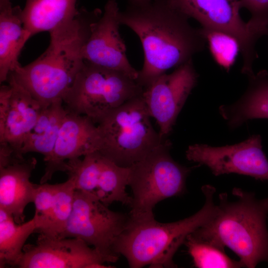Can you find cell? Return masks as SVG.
<instances>
[{
  "instance_id": "f1b7e54d",
  "label": "cell",
  "mask_w": 268,
  "mask_h": 268,
  "mask_svg": "<svg viewBox=\"0 0 268 268\" xmlns=\"http://www.w3.org/2000/svg\"><path fill=\"white\" fill-rule=\"evenodd\" d=\"M0 1H10V0H0Z\"/></svg>"
},
{
  "instance_id": "6da1fadb",
  "label": "cell",
  "mask_w": 268,
  "mask_h": 268,
  "mask_svg": "<svg viewBox=\"0 0 268 268\" xmlns=\"http://www.w3.org/2000/svg\"><path fill=\"white\" fill-rule=\"evenodd\" d=\"M189 18L167 0L130 3L120 12L121 25L134 32L142 44L144 63L136 81L143 88L204 49L206 41L201 28L193 27Z\"/></svg>"
},
{
  "instance_id": "52a82bcc",
  "label": "cell",
  "mask_w": 268,
  "mask_h": 268,
  "mask_svg": "<svg viewBox=\"0 0 268 268\" xmlns=\"http://www.w3.org/2000/svg\"><path fill=\"white\" fill-rule=\"evenodd\" d=\"M171 146V142L166 139L145 157L130 167L131 218L154 217L153 210L157 203L185 191L191 169L174 161L169 153Z\"/></svg>"
},
{
  "instance_id": "7402d4cb",
  "label": "cell",
  "mask_w": 268,
  "mask_h": 268,
  "mask_svg": "<svg viewBox=\"0 0 268 268\" xmlns=\"http://www.w3.org/2000/svg\"><path fill=\"white\" fill-rule=\"evenodd\" d=\"M41 227L39 218L34 215L25 223L17 224L12 216L0 209V268L15 267L22 255L29 236Z\"/></svg>"
},
{
  "instance_id": "30bf717a",
  "label": "cell",
  "mask_w": 268,
  "mask_h": 268,
  "mask_svg": "<svg viewBox=\"0 0 268 268\" xmlns=\"http://www.w3.org/2000/svg\"><path fill=\"white\" fill-rule=\"evenodd\" d=\"M175 8L197 20L205 29L228 33L237 39L243 60L242 70L253 69L257 40L240 14L239 0H167Z\"/></svg>"
},
{
  "instance_id": "5bb4252c",
  "label": "cell",
  "mask_w": 268,
  "mask_h": 268,
  "mask_svg": "<svg viewBox=\"0 0 268 268\" xmlns=\"http://www.w3.org/2000/svg\"><path fill=\"white\" fill-rule=\"evenodd\" d=\"M120 9L116 0H108L101 16L91 25L83 48L84 60L121 71L136 80L138 71L130 63L126 47L119 32Z\"/></svg>"
},
{
  "instance_id": "603a6c76",
  "label": "cell",
  "mask_w": 268,
  "mask_h": 268,
  "mask_svg": "<svg viewBox=\"0 0 268 268\" xmlns=\"http://www.w3.org/2000/svg\"><path fill=\"white\" fill-rule=\"evenodd\" d=\"M192 258L194 265L198 268H239L244 267L240 261L229 258L222 248L211 242L200 239L192 233L184 242Z\"/></svg>"
},
{
  "instance_id": "d4e9b609",
  "label": "cell",
  "mask_w": 268,
  "mask_h": 268,
  "mask_svg": "<svg viewBox=\"0 0 268 268\" xmlns=\"http://www.w3.org/2000/svg\"><path fill=\"white\" fill-rule=\"evenodd\" d=\"M216 63L228 72L236 62L240 47L236 38L224 32L201 28Z\"/></svg>"
},
{
  "instance_id": "d6986e66",
  "label": "cell",
  "mask_w": 268,
  "mask_h": 268,
  "mask_svg": "<svg viewBox=\"0 0 268 268\" xmlns=\"http://www.w3.org/2000/svg\"><path fill=\"white\" fill-rule=\"evenodd\" d=\"M249 85L237 102L219 107V113L231 129L253 119H268V73L266 70L248 76Z\"/></svg>"
},
{
  "instance_id": "9c48e42d",
  "label": "cell",
  "mask_w": 268,
  "mask_h": 268,
  "mask_svg": "<svg viewBox=\"0 0 268 268\" xmlns=\"http://www.w3.org/2000/svg\"><path fill=\"white\" fill-rule=\"evenodd\" d=\"M67 161L64 171L74 181L75 189L90 195L106 206L118 201L131 205L126 192L131 167L118 165L98 151Z\"/></svg>"
},
{
  "instance_id": "e0dca14e",
  "label": "cell",
  "mask_w": 268,
  "mask_h": 268,
  "mask_svg": "<svg viewBox=\"0 0 268 268\" xmlns=\"http://www.w3.org/2000/svg\"><path fill=\"white\" fill-rule=\"evenodd\" d=\"M37 163L35 157L23 156L0 167V209L11 214L17 224L24 222L25 208L33 202L37 184L30 178Z\"/></svg>"
},
{
  "instance_id": "5b68a950",
  "label": "cell",
  "mask_w": 268,
  "mask_h": 268,
  "mask_svg": "<svg viewBox=\"0 0 268 268\" xmlns=\"http://www.w3.org/2000/svg\"><path fill=\"white\" fill-rule=\"evenodd\" d=\"M151 118L142 94L111 111L97 123L98 151L119 166L131 167L166 139Z\"/></svg>"
},
{
  "instance_id": "3957f363",
  "label": "cell",
  "mask_w": 268,
  "mask_h": 268,
  "mask_svg": "<svg viewBox=\"0 0 268 268\" xmlns=\"http://www.w3.org/2000/svg\"><path fill=\"white\" fill-rule=\"evenodd\" d=\"M234 201L227 193L219 195L215 215L192 233L222 248L227 247L239 258L244 267L268 263V197L258 199L253 193L234 188Z\"/></svg>"
},
{
  "instance_id": "7a4b0ae2",
  "label": "cell",
  "mask_w": 268,
  "mask_h": 268,
  "mask_svg": "<svg viewBox=\"0 0 268 268\" xmlns=\"http://www.w3.org/2000/svg\"><path fill=\"white\" fill-rule=\"evenodd\" d=\"M102 14L99 8L79 9L72 20L50 32L49 46L40 57L10 73L43 107L63 100L72 85L84 62L91 25Z\"/></svg>"
},
{
  "instance_id": "484cf974",
  "label": "cell",
  "mask_w": 268,
  "mask_h": 268,
  "mask_svg": "<svg viewBox=\"0 0 268 268\" xmlns=\"http://www.w3.org/2000/svg\"><path fill=\"white\" fill-rule=\"evenodd\" d=\"M56 189V184H37L33 203L35 206L34 215L41 222V227L37 231L39 234L44 233L49 226Z\"/></svg>"
},
{
  "instance_id": "2e32d148",
  "label": "cell",
  "mask_w": 268,
  "mask_h": 268,
  "mask_svg": "<svg viewBox=\"0 0 268 268\" xmlns=\"http://www.w3.org/2000/svg\"><path fill=\"white\" fill-rule=\"evenodd\" d=\"M97 126L89 117L68 112L60 130L54 148L44 159L46 167L40 184L47 183L58 171H64L66 162L98 151Z\"/></svg>"
},
{
  "instance_id": "44dd1931",
  "label": "cell",
  "mask_w": 268,
  "mask_h": 268,
  "mask_svg": "<svg viewBox=\"0 0 268 268\" xmlns=\"http://www.w3.org/2000/svg\"><path fill=\"white\" fill-rule=\"evenodd\" d=\"M67 113L62 100L54 102L42 109L36 123L27 134L21 149L42 154L44 159L51 154L63 121Z\"/></svg>"
},
{
  "instance_id": "ac0fdd59",
  "label": "cell",
  "mask_w": 268,
  "mask_h": 268,
  "mask_svg": "<svg viewBox=\"0 0 268 268\" xmlns=\"http://www.w3.org/2000/svg\"><path fill=\"white\" fill-rule=\"evenodd\" d=\"M31 37L24 28L22 9L10 1H0V82L21 66L18 59L27 41Z\"/></svg>"
},
{
  "instance_id": "9a60e30c",
  "label": "cell",
  "mask_w": 268,
  "mask_h": 268,
  "mask_svg": "<svg viewBox=\"0 0 268 268\" xmlns=\"http://www.w3.org/2000/svg\"><path fill=\"white\" fill-rule=\"evenodd\" d=\"M0 87V143L20 155L25 138L43 107L11 74Z\"/></svg>"
},
{
  "instance_id": "8992f818",
  "label": "cell",
  "mask_w": 268,
  "mask_h": 268,
  "mask_svg": "<svg viewBox=\"0 0 268 268\" xmlns=\"http://www.w3.org/2000/svg\"><path fill=\"white\" fill-rule=\"evenodd\" d=\"M143 90L127 74L84 61L63 101L68 112L87 116L96 124Z\"/></svg>"
},
{
  "instance_id": "83f0119b",
  "label": "cell",
  "mask_w": 268,
  "mask_h": 268,
  "mask_svg": "<svg viewBox=\"0 0 268 268\" xmlns=\"http://www.w3.org/2000/svg\"><path fill=\"white\" fill-rule=\"evenodd\" d=\"M130 3L133 4H142L150 1L151 0H130Z\"/></svg>"
},
{
  "instance_id": "4fadbf2b",
  "label": "cell",
  "mask_w": 268,
  "mask_h": 268,
  "mask_svg": "<svg viewBox=\"0 0 268 268\" xmlns=\"http://www.w3.org/2000/svg\"><path fill=\"white\" fill-rule=\"evenodd\" d=\"M198 78L191 60L171 73L159 76L143 88L142 96L150 116L156 121L161 137L166 138L172 130Z\"/></svg>"
},
{
  "instance_id": "ffe728a7",
  "label": "cell",
  "mask_w": 268,
  "mask_h": 268,
  "mask_svg": "<svg viewBox=\"0 0 268 268\" xmlns=\"http://www.w3.org/2000/svg\"><path fill=\"white\" fill-rule=\"evenodd\" d=\"M77 0H26L22 9L24 28L31 37L38 33H49L72 20L78 10Z\"/></svg>"
},
{
  "instance_id": "7c38bea8",
  "label": "cell",
  "mask_w": 268,
  "mask_h": 268,
  "mask_svg": "<svg viewBox=\"0 0 268 268\" xmlns=\"http://www.w3.org/2000/svg\"><path fill=\"white\" fill-rule=\"evenodd\" d=\"M114 263L82 240L39 234L34 244L25 245L16 266L21 268H107Z\"/></svg>"
},
{
  "instance_id": "277c9868",
  "label": "cell",
  "mask_w": 268,
  "mask_h": 268,
  "mask_svg": "<svg viewBox=\"0 0 268 268\" xmlns=\"http://www.w3.org/2000/svg\"><path fill=\"white\" fill-rule=\"evenodd\" d=\"M205 197L202 207L185 219L161 223L154 217L129 219L115 246L116 253L124 256L132 268L145 266L151 268H175L173 256L186 237L210 220L215 215V188L206 185L201 187Z\"/></svg>"
},
{
  "instance_id": "cb8c5ba5",
  "label": "cell",
  "mask_w": 268,
  "mask_h": 268,
  "mask_svg": "<svg viewBox=\"0 0 268 268\" xmlns=\"http://www.w3.org/2000/svg\"><path fill=\"white\" fill-rule=\"evenodd\" d=\"M75 190L73 180L70 177L65 182L56 184L49 226L44 233L40 234L59 236L71 213Z\"/></svg>"
},
{
  "instance_id": "8fae6325",
  "label": "cell",
  "mask_w": 268,
  "mask_h": 268,
  "mask_svg": "<svg viewBox=\"0 0 268 268\" xmlns=\"http://www.w3.org/2000/svg\"><path fill=\"white\" fill-rule=\"evenodd\" d=\"M186 156L189 161L206 166L215 176L235 173L268 181V159L258 134L234 145H191Z\"/></svg>"
},
{
  "instance_id": "ba28073f",
  "label": "cell",
  "mask_w": 268,
  "mask_h": 268,
  "mask_svg": "<svg viewBox=\"0 0 268 268\" xmlns=\"http://www.w3.org/2000/svg\"><path fill=\"white\" fill-rule=\"evenodd\" d=\"M129 215L109 209L94 197L76 190L69 218L59 237L79 238L114 263L117 240L126 227Z\"/></svg>"
},
{
  "instance_id": "4316f807",
  "label": "cell",
  "mask_w": 268,
  "mask_h": 268,
  "mask_svg": "<svg viewBox=\"0 0 268 268\" xmlns=\"http://www.w3.org/2000/svg\"><path fill=\"white\" fill-rule=\"evenodd\" d=\"M251 17L247 22L251 34L257 39L268 35V0H239Z\"/></svg>"
}]
</instances>
